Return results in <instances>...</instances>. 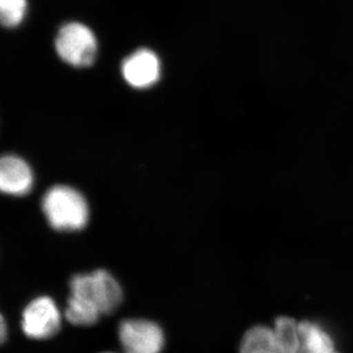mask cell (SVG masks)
<instances>
[{
	"instance_id": "1",
	"label": "cell",
	"mask_w": 353,
	"mask_h": 353,
	"mask_svg": "<svg viewBox=\"0 0 353 353\" xmlns=\"http://www.w3.org/2000/svg\"><path fill=\"white\" fill-rule=\"evenodd\" d=\"M43 210L50 226L57 231H79L88 220L87 201L78 190L67 185H55L46 192Z\"/></svg>"
},
{
	"instance_id": "2",
	"label": "cell",
	"mask_w": 353,
	"mask_h": 353,
	"mask_svg": "<svg viewBox=\"0 0 353 353\" xmlns=\"http://www.w3.org/2000/svg\"><path fill=\"white\" fill-rule=\"evenodd\" d=\"M301 345L299 322L282 316L273 328L257 325L245 332L240 353H297Z\"/></svg>"
},
{
	"instance_id": "3",
	"label": "cell",
	"mask_w": 353,
	"mask_h": 353,
	"mask_svg": "<svg viewBox=\"0 0 353 353\" xmlns=\"http://www.w3.org/2000/svg\"><path fill=\"white\" fill-rule=\"evenodd\" d=\"M70 290L72 296L88 301L101 315L112 314L124 299L119 283L103 269L74 276L70 281Z\"/></svg>"
},
{
	"instance_id": "4",
	"label": "cell",
	"mask_w": 353,
	"mask_h": 353,
	"mask_svg": "<svg viewBox=\"0 0 353 353\" xmlns=\"http://www.w3.org/2000/svg\"><path fill=\"white\" fill-rule=\"evenodd\" d=\"M54 43L58 57L70 66L87 68L94 64L99 48L97 37L83 23L69 22L61 26Z\"/></svg>"
},
{
	"instance_id": "5",
	"label": "cell",
	"mask_w": 353,
	"mask_h": 353,
	"mask_svg": "<svg viewBox=\"0 0 353 353\" xmlns=\"http://www.w3.org/2000/svg\"><path fill=\"white\" fill-rule=\"evenodd\" d=\"M23 333L34 340H48L61 328V315L57 304L50 296L32 299L26 306L21 321Z\"/></svg>"
},
{
	"instance_id": "6",
	"label": "cell",
	"mask_w": 353,
	"mask_h": 353,
	"mask_svg": "<svg viewBox=\"0 0 353 353\" xmlns=\"http://www.w3.org/2000/svg\"><path fill=\"white\" fill-rule=\"evenodd\" d=\"M119 340L125 353H160L164 334L159 325L145 319H128L119 326Z\"/></svg>"
},
{
	"instance_id": "7",
	"label": "cell",
	"mask_w": 353,
	"mask_h": 353,
	"mask_svg": "<svg viewBox=\"0 0 353 353\" xmlns=\"http://www.w3.org/2000/svg\"><path fill=\"white\" fill-rule=\"evenodd\" d=\"M121 73L132 88H150L160 79L161 62L152 50L139 48L123 60Z\"/></svg>"
},
{
	"instance_id": "8",
	"label": "cell",
	"mask_w": 353,
	"mask_h": 353,
	"mask_svg": "<svg viewBox=\"0 0 353 353\" xmlns=\"http://www.w3.org/2000/svg\"><path fill=\"white\" fill-rule=\"evenodd\" d=\"M34 182L32 169L22 158L6 155L0 161V189L10 196H25Z\"/></svg>"
},
{
	"instance_id": "9",
	"label": "cell",
	"mask_w": 353,
	"mask_h": 353,
	"mask_svg": "<svg viewBox=\"0 0 353 353\" xmlns=\"http://www.w3.org/2000/svg\"><path fill=\"white\" fill-rule=\"evenodd\" d=\"M299 330L301 345L297 353H340L328 332L317 323L304 320L299 322Z\"/></svg>"
},
{
	"instance_id": "10",
	"label": "cell",
	"mask_w": 353,
	"mask_h": 353,
	"mask_svg": "<svg viewBox=\"0 0 353 353\" xmlns=\"http://www.w3.org/2000/svg\"><path fill=\"white\" fill-rule=\"evenodd\" d=\"M101 312L92 304L75 296H70L65 309L67 321L75 326H92L99 321Z\"/></svg>"
},
{
	"instance_id": "11",
	"label": "cell",
	"mask_w": 353,
	"mask_h": 353,
	"mask_svg": "<svg viewBox=\"0 0 353 353\" xmlns=\"http://www.w3.org/2000/svg\"><path fill=\"white\" fill-rule=\"evenodd\" d=\"M27 0H0V21L7 29L22 24L27 14Z\"/></svg>"
},
{
	"instance_id": "12",
	"label": "cell",
	"mask_w": 353,
	"mask_h": 353,
	"mask_svg": "<svg viewBox=\"0 0 353 353\" xmlns=\"http://www.w3.org/2000/svg\"><path fill=\"white\" fill-rule=\"evenodd\" d=\"M0 339H1V343H4L6 341L7 336V328L6 324V320H4L3 316H1V322H0Z\"/></svg>"
},
{
	"instance_id": "13",
	"label": "cell",
	"mask_w": 353,
	"mask_h": 353,
	"mask_svg": "<svg viewBox=\"0 0 353 353\" xmlns=\"http://www.w3.org/2000/svg\"><path fill=\"white\" fill-rule=\"evenodd\" d=\"M105 353H112V352H105Z\"/></svg>"
}]
</instances>
